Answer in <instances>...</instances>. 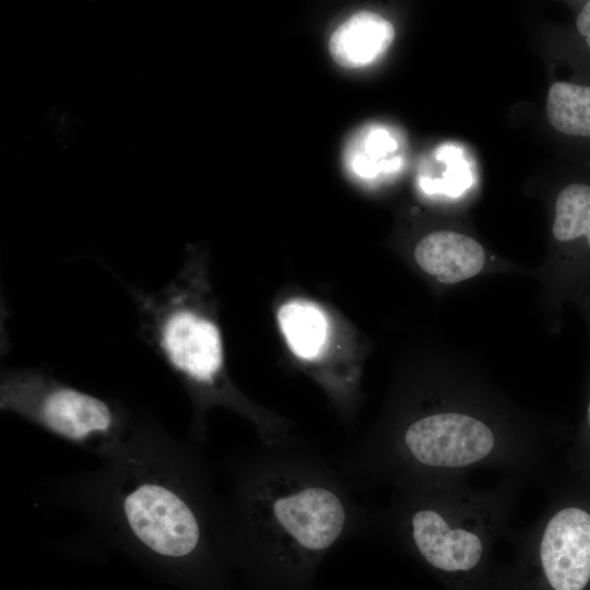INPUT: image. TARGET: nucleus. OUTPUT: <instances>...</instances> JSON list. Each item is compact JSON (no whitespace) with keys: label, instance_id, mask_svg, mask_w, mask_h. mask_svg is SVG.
<instances>
[{"label":"nucleus","instance_id":"nucleus-5","mask_svg":"<svg viewBox=\"0 0 590 590\" xmlns=\"http://www.w3.org/2000/svg\"><path fill=\"white\" fill-rule=\"evenodd\" d=\"M2 405L71 440L107 433L116 423L113 408L103 399L34 369L4 371Z\"/></svg>","mask_w":590,"mask_h":590},{"label":"nucleus","instance_id":"nucleus-9","mask_svg":"<svg viewBox=\"0 0 590 590\" xmlns=\"http://www.w3.org/2000/svg\"><path fill=\"white\" fill-rule=\"evenodd\" d=\"M394 39V27L384 16L361 11L347 17L331 34L332 59L346 69H361L378 61Z\"/></svg>","mask_w":590,"mask_h":590},{"label":"nucleus","instance_id":"nucleus-8","mask_svg":"<svg viewBox=\"0 0 590 590\" xmlns=\"http://www.w3.org/2000/svg\"><path fill=\"white\" fill-rule=\"evenodd\" d=\"M417 266L442 284H456L473 278L484 267L482 245L452 231L434 232L423 237L414 249Z\"/></svg>","mask_w":590,"mask_h":590},{"label":"nucleus","instance_id":"nucleus-3","mask_svg":"<svg viewBox=\"0 0 590 590\" xmlns=\"http://www.w3.org/2000/svg\"><path fill=\"white\" fill-rule=\"evenodd\" d=\"M118 280L133 300L144 343L187 384L216 388L225 376V350L202 260L189 257L153 292Z\"/></svg>","mask_w":590,"mask_h":590},{"label":"nucleus","instance_id":"nucleus-13","mask_svg":"<svg viewBox=\"0 0 590 590\" xmlns=\"http://www.w3.org/2000/svg\"><path fill=\"white\" fill-rule=\"evenodd\" d=\"M568 464L579 480L590 482V399L586 416V430L568 453Z\"/></svg>","mask_w":590,"mask_h":590},{"label":"nucleus","instance_id":"nucleus-10","mask_svg":"<svg viewBox=\"0 0 590 590\" xmlns=\"http://www.w3.org/2000/svg\"><path fill=\"white\" fill-rule=\"evenodd\" d=\"M279 329L290 349L299 359L312 362L322 355L329 343L330 323L316 303L293 298L276 311Z\"/></svg>","mask_w":590,"mask_h":590},{"label":"nucleus","instance_id":"nucleus-14","mask_svg":"<svg viewBox=\"0 0 590 590\" xmlns=\"http://www.w3.org/2000/svg\"><path fill=\"white\" fill-rule=\"evenodd\" d=\"M576 27L590 48V1H588L576 20Z\"/></svg>","mask_w":590,"mask_h":590},{"label":"nucleus","instance_id":"nucleus-2","mask_svg":"<svg viewBox=\"0 0 590 590\" xmlns=\"http://www.w3.org/2000/svg\"><path fill=\"white\" fill-rule=\"evenodd\" d=\"M523 480L506 475L493 487L465 480L401 488L388 514L398 540L427 566L448 577L480 570L507 527Z\"/></svg>","mask_w":590,"mask_h":590},{"label":"nucleus","instance_id":"nucleus-4","mask_svg":"<svg viewBox=\"0 0 590 590\" xmlns=\"http://www.w3.org/2000/svg\"><path fill=\"white\" fill-rule=\"evenodd\" d=\"M264 511L279 541L260 566L267 590H309L320 558L343 534L342 496L318 481L291 482L272 492Z\"/></svg>","mask_w":590,"mask_h":590},{"label":"nucleus","instance_id":"nucleus-6","mask_svg":"<svg viewBox=\"0 0 590 590\" xmlns=\"http://www.w3.org/2000/svg\"><path fill=\"white\" fill-rule=\"evenodd\" d=\"M128 523L153 552L167 557H185L199 544L200 529L190 507L174 492L143 484L123 503Z\"/></svg>","mask_w":590,"mask_h":590},{"label":"nucleus","instance_id":"nucleus-12","mask_svg":"<svg viewBox=\"0 0 590 590\" xmlns=\"http://www.w3.org/2000/svg\"><path fill=\"white\" fill-rule=\"evenodd\" d=\"M552 232L559 241L586 236L590 246L589 185L571 184L558 193Z\"/></svg>","mask_w":590,"mask_h":590},{"label":"nucleus","instance_id":"nucleus-1","mask_svg":"<svg viewBox=\"0 0 590 590\" xmlns=\"http://www.w3.org/2000/svg\"><path fill=\"white\" fill-rule=\"evenodd\" d=\"M371 451L374 469L400 489L465 480L493 468L521 479L538 474L548 451L539 434L465 405H434Z\"/></svg>","mask_w":590,"mask_h":590},{"label":"nucleus","instance_id":"nucleus-11","mask_svg":"<svg viewBox=\"0 0 590 590\" xmlns=\"http://www.w3.org/2000/svg\"><path fill=\"white\" fill-rule=\"evenodd\" d=\"M546 111L559 132L590 138V86L555 82L548 90Z\"/></svg>","mask_w":590,"mask_h":590},{"label":"nucleus","instance_id":"nucleus-7","mask_svg":"<svg viewBox=\"0 0 590 590\" xmlns=\"http://www.w3.org/2000/svg\"><path fill=\"white\" fill-rule=\"evenodd\" d=\"M403 164L400 134L381 123H368L357 129L343 151L345 173L363 185L386 180L399 173Z\"/></svg>","mask_w":590,"mask_h":590}]
</instances>
